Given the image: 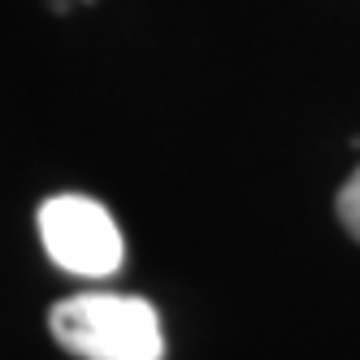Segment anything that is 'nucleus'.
Instances as JSON below:
<instances>
[{"label":"nucleus","mask_w":360,"mask_h":360,"mask_svg":"<svg viewBox=\"0 0 360 360\" xmlns=\"http://www.w3.org/2000/svg\"><path fill=\"white\" fill-rule=\"evenodd\" d=\"M53 339L79 360H161L165 334L157 308L139 295L87 291L48 313Z\"/></svg>","instance_id":"nucleus-1"},{"label":"nucleus","mask_w":360,"mask_h":360,"mask_svg":"<svg viewBox=\"0 0 360 360\" xmlns=\"http://www.w3.org/2000/svg\"><path fill=\"white\" fill-rule=\"evenodd\" d=\"M39 239L53 265L74 278H113L122 269V230L113 213L91 195H53L39 204Z\"/></svg>","instance_id":"nucleus-2"},{"label":"nucleus","mask_w":360,"mask_h":360,"mask_svg":"<svg viewBox=\"0 0 360 360\" xmlns=\"http://www.w3.org/2000/svg\"><path fill=\"white\" fill-rule=\"evenodd\" d=\"M339 221L343 230L360 243V169H352V178L339 187Z\"/></svg>","instance_id":"nucleus-3"},{"label":"nucleus","mask_w":360,"mask_h":360,"mask_svg":"<svg viewBox=\"0 0 360 360\" xmlns=\"http://www.w3.org/2000/svg\"><path fill=\"white\" fill-rule=\"evenodd\" d=\"M79 5H91V0H79Z\"/></svg>","instance_id":"nucleus-4"}]
</instances>
